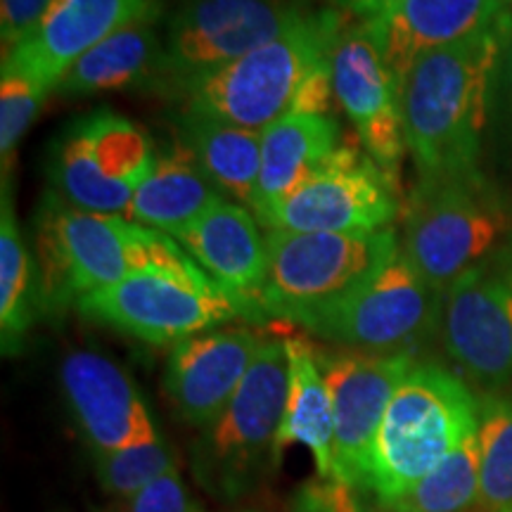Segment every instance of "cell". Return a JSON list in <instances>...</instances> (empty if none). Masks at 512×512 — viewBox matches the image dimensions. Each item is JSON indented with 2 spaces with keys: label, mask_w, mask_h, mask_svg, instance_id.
Listing matches in <instances>:
<instances>
[{
  "label": "cell",
  "mask_w": 512,
  "mask_h": 512,
  "mask_svg": "<svg viewBox=\"0 0 512 512\" xmlns=\"http://www.w3.org/2000/svg\"><path fill=\"white\" fill-rule=\"evenodd\" d=\"M285 344L290 356V387L283 427L275 441V456H280L285 446L304 444L316 458L318 475L330 479L335 475V415L320 356L302 337L285 339Z\"/></svg>",
  "instance_id": "cell-23"
},
{
  "label": "cell",
  "mask_w": 512,
  "mask_h": 512,
  "mask_svg": "<svg viewBox=\"0 0 512 512\" xmlns=\"http://www.w3.org/2000/svg\"><path fill=\"white\" fill-rule=\"evenodd\" d=\"M477 427L479 403L463 380L437 363H415L382 418L368 486L384 505H394Z\"/></svg>",
  "instance_id": "cell-3"
},
{
  "label": "cell",
  "mask_w": 512,
  "mask_h": 512,
  "mask_svg": "<svg viewBox=\"0 0 512 512\" xmlns=\"http://www.w3.org/2000/svg\"><path fill=\"white\" fill-rule=\"evenodd\" d=\"M261 339L249 330H209L174 344L164 370V389L176 411L195 427H209L259 354Z\"/></svg>",
  "instance_id": "cell-19"
},
{
  "label": "cell",
  "mask_w": 512,
  "mask_h": 512,
  "mask_svg": "<svg viewBox=\"0 0 512 512\" xmlns=\"http://www.w3.org/2000/svg\"><path fill=\"white\" fill-rule=\"evenodd\" d=\"M53 0H0V41L3 53L27 38L46 15Z\"/></svg>",
  "instance_id": "cell-32"
},
{
  "label": "cell",
  "mask_w": 512,
  "mask_h": 512,
  "mask_svg": "<svg viewBox=\"0 0 512 512\" xmlns=\"http://www.w3.org/2000/svg\"><path fill=\"white\" fill-rule=\"evenodd\" d=\"M508 5V0H399L361 24L401 88L422 55L496 27L510 15Z\"/></svg>",
  "instance_id": "cell-18"
},
{
  "label": "cell",
  "mask_w": 512,
  "mask_h": 512,
  "mask_svg": "<svg viewBox=\"0 0 512 512\" xmlns=\"http://www.w3.org/2000/svg\"><path fill=\"white\" fill-rule=\"evenodd\" d=\"M339 145V126L332 117L290 112L266 126L261 131V174L252 207L256 221L285 202Z\"/></svg>",
  "instance_id": "cell-21"
},
{
  "label": "cell",
  "mask_w": 512,
  "mask_h": 512,
  "mask_svg": "<svg viewBox=\"0 0 512 512\" xmlns=\"http://www.w3.org/2000/svg\"><path fill=\"white\" fill-rule=\"evenodd\" d=\"M401 252L394 228L377 233H294L266 230L268 273L259 311L297 323L344 297Z\"/></svg>",
  "instance_id": "cell-6"
},
{
  "label": "cell",
  "mask_w": 512,
  "mask_h": 512,
  "mask_svg": "<svg viewBox=\"0 0 512 512\" xmlns=\"http://www.w3.org/2000/svg\"><path fill=\"white\" fill-rule=\"evenodd\" d=\"M444 344L448 356L482 384L512 377V271L472 268L444 294Z\"/></svg>",
  "instance_id": "cell-16"
},
{
  "label": "cell",
  "mask_w": 512,
  "mask_h": 512,
  "mask_svg": "<svg viewBox=\"0 0 512 512\" xmlns=\"http://www.w3.org/2000/svg\"><path fill=\"white\" fill-rule=\"evenodd\" d=\"M508 3H510V5H512V0H508Z\"/></svg>",
  "instance_id": "cell-39"
},
{
  "label": "cell",
  "mask_w": 512,
  "mask_h": 512,
  "mask_svg": "<svg viewBox=\"0 0 512 512\" xmlns=\"http://www.w3.org/2000/svg\"><path fill=\"white\" fill-rule=\"evenodd\" d=\"M335 415V479L368 486L373 446L389 401L415 366L413 354H337L320 358Z\"/></svg>",
  "instance_id": "cell-13"
},
{
  "label": "cell",
  "mask_w": 512,
  "mask_h": 512,
  "mask_svg": "<svg viewBox=\"0 0 512 512\" xmlns=\"http://www.w3.org/2000/svg\"><path fill=\"white\" fill-rule=\"evenodd\" d=\"M387 512H399V510H394V508H389V505H387Z\"/></svg>",
  "instance_id": "cell-37"
},
{
  "label": "cell",
  "mask_w": 512,
  "mask_h": 512,
  "mask_svg": "<svg viewBox=\"0 0 512 512\" xmlns=\"http://www.w3.org/2000/svg\"><path fill=\"white\" fill-rule=\"evenodd\" d=\"M157 162L152 138L112 110L64 124L48 157L50 190L76 209L124 214Z\"/></svg>",
  "instance_id": "cell-10"
},
{
  "label": "cell",
  "mask_w": 512,
  "mask_h": 512,
  "mask_svg": "<svg viewBox=\"0 0 512 512\" xmlns=\"http://www.w3.org/2000/svg\"><path fill=\"white\" fill-rule=\"evenodd\" d=\"M48 93L50 88L41 81L17 69L3 67V74H0V155H3L5 169L19 140L41 114Z\"/></svg>",
  "instance_id": "cell-30"
},
{
  "label": "cell",
  "mask_w": 512,
  "mask_h": 512,
  "mask_svg": "<svg viewBox=\"0 0 512 512\" xmlns=\"http://www.w3.org/2000/svg\"><path fill=\"white\" fill-rule=\"evenodd\" d=\"M36 309H41V280H38L36 256L24 242L15 207L3 185L0 204V332L3 351L17 349V342L34 323Z\"/></svg>",
  "instance_id": "cell-26"
},
{
  "label": "cell",
  "mask_w": 512,
  "mask_h": 512,
  "mask_svg": "<svg viewBox=\"0 0 512 512\" xmlns=\"http://www.w3.org/2000/svg\"><path fill=\"white\" fill-rule=\"evenodd\" d=\"M479 505L501 512L512 505V399L479 403Z\"/></svg>",
  "instance_id": "cell-28"
},
{
  "label": "cell",
  "mask_w": 512,
  "mask_h": 512,
  "mask_svg": "<svg viewBox=\"0 0 512 512\" xmlns=\"http://www.w3.org/2000/svg\"><path fill=\"white\" fill-rule=\"evenodd\" d=\"M174 240L216 285L261 313L256 299L268 273L266 235L259 233V221L247 207L216 204Z\"/></svg>",
  "instance_id": "cell-20"
},
{
  "label": "cell",
  "mask_w": 512,
  "mask_h": 512,
  "mask_svg": "<svg viewBox=\"0 0 512 512\" xmlns=\"http://www.w3.org/2000/svg\"><path fill=\"white\" fill-rule=\"evenodd\" d=\"M302 15L294 0H185L147 88L185 100L197 83L271 43Z\"/></svg>",
  "instance_id": "cell-8"
},
{
  "label": "cell",
  "mask_w": 512,
  "mask_h": 512,
  "mask_svg": "<svg viewBox=\"0 0 512 512\" xmlns=\"http://www.w3.org/2000/svg\"><path fill=\"white\" fill-rule=\"evenodd\" d=\"M290 387L287 344L261 342L245 380L204 432L197 446V475L214 494L238 496L256 479L268 456L275 458V441L285 418Z\"/></svg>",
  "instance_id": "cell-11"
},
{
  "label": "cell",
  "mask_w": 512,
  "mask_h": 512,
  "mask_svg": "<svg viewBox=\"0 0 512 512\" xmlns=\"http://www.w3.org/2000/svg\"><path fill=\"white\" fill-rule=\"evenodd\" d=\"M164 46L152 22H138L117 31L72 64L55 91L64 98H88L131 86H150Z\"/></svg>",
  "instance_id": "cell-24"
},
{
  "label": "cell",
  "mask_w": 512,
  "mask_h": 512,
  "mask_svg": "<svg viewBox=\"0 0 512 512\" xmlns=\"http://www.w3.org/2000/svg\"><path fill=\"white\" fill-rule=\"evenodd\" d=\"M34 230L41 309H64L147 268H200L171 235L121 214L76 209L53 190L36 211Z\"/></svg>",
  "instance_id": "cell-2"
},
{
  "label": "cell",
  "mask_w": 512,
  "mask_h": 512,
  "mask_svg": "<svg viewBox=\"0 0 512 512\" xmlns=\"http://www.w3.org/2000/svg\"><path fill=\"white\" fill-rule=\"evenodd\" d=\"M60 380L69 408L95 453L157 439L155 422L138 387L110 358L95 351H74L62 361Z\"/></svg>",
  "instance_id": "cell-17"
},
{
  "label": "cell",
  "mask_w": 512,
  "mask_h": 512,
  "mask_svg": "<svg viewBox=\"0 0 512 512\" xmlns=\"http://www.w3.org/2000/svg\"><path fill=\"white\" fill-rule=\"evenodd\" d=\"M505 264H508V268L512 271V240H510V247L508 252H505Z\"/></svg>",
  "instance_id": "cell-36"
},
{
  "label": "cell",
  "mask_w": 512,
  "mask_h": 512,
  "mask_svg": "<svg viewBox=\"0 0 512 512\" xmlns=\"http://www.w3.org/2000/svg\"><path fill=\"white\" fill-rule=\"evenodd\" d=\"M510 41L512 15L482 34L422 55L403 79V136L420 178L479 171L498 64Z\"/></svg>",
  "instance_id": "cell-1"
},
{
  "label": "cell",
  "mask_w": 512,
  "mask_h": 512,
  "mask_svg": "<svg viewBox=\"0 0 512 512\" xmlns=\"http://www.w3.org/2000/svg\"><path fill=\"white\" fill-rule=\"evenodd\" d=\"M505 233L508 216L482 171L425 176L403 209L401 252L434 290L446 294L484 264Z\"/></svg>",
  "instance_id": "cell-5"
},
{
  "label": "cell",
  "mask_w": 512,
  "mask_h": 512,
  "mask_svg": "<svg viewBox=\"0 0 512 512\" xmlns=\"http://www.w3.org/2000/svg\"><path fill=\"white\" fill-rule=\"evenodd\" d=\"M131 512H197L176 465L131 498Z\"/></svg>",
  "instance_id": "cell-31"
},
{
  "label": "cell",
  "mask_w": 512,
  "mask_h": 512,
  "mask_svg": "<svg viewBox=\"0 0 512 512\" xmlns=\"http://www.w3.org/2000/svg\"><path fill=\"white\" fill-rule=\"evenodd\" d=\"M339 10H347L351 15L361 17V19H370L375 15H380L382 10H387L389 5L399 3V0H332Z\"/></svg>",
  "instance_id": "cell-35"
},
{
  "label": "cell",
  "mask_w": 512,
  "mask_h": 512,
  "mask_svg": "<svg viewBox=\"0 0 512 512\" xmlns=\"http://www.w3.org/2000/svg\"><path fill=\"white\" fill-rule=\"evenodd\" d=\"M475 503H479L477 432L389 508L399 512H465Z\"/></svg>",
  "instance_id": "cell-27"
},
{
  "label": "cell",
  "mask_w": 512,
  "mask_h": 512,
  "mask_svg": "<svg viewBox=\"0 0 512 512\" xmlns=\"http://www.w3.org/2000/svg\"><path fill=\"white\" fill-rule=\"evenodd\" d=\"M292 512H337L332 503V491L320 486H304L292 501Z\"/></svg>",
  "instance_id": "cell-34"
},
{
  "label": "cell",
  "mask_w": 512,
  "mask_h": 512,
  "mask_svg": "<svg viewBox=\"0 0 512 512\" xmlns=\"http://www.w3.org/2000/svg\"><path fill=\"white\" fill-rule=\"evenodd\" d=\"M330 69L335 98L354 124L363 150L396 178L406 152L399 83L363 24L342 31Z\"/></svg>",
  "instance_id": "cell-15"
},
{
  "label": "cell",
  "mask_w": 512,
  "mask_h": 512,
  "mask_svg": "<svg viewBox=\"0 0 512 512\" xmlns=\"http://www.w3.org/2000/svg\"><path fill=\"white\" fill-rule=\"evenodd\" d=\"M501 512H512V505H510V508H505V510H501Z\"/></svg>",
  "instance_id": "cell-38"
},
{
  "label": "cell",
  "mask_w": 512,
  "mask_h": 512,
  "mask_svg": "<svg viewBox=\"0 0 512 512\" xmlns=\"http://www.w3.org/2000/svg\"><path fill=\"white\" fill-rule=\"evenodd\" d=\"M221 202H226L223 192L204 176L188 147L178 140L162 152L157 150L155 169L121 216L174 238Z\"/></svg>",
  "instance_id": "cell-22"
},
{
  "label": "cell",
  "mask_w": 512,
  "mask_h": 512,
  "mask_svg": "<svg viewBox=\"0 0 512 512\" xmlns=\"http://www.w3.org/2000/svg\"><path fill=\"white\" fill-rule=\"evenodd\" d=\"M347 29L337 10L304 12L278 38L197 83L185 114L264 131L292 112L294 100Z\"/></svg>",
  "instance_id": "cell-4"
},
{
  "label": "cell",
  "mask_w": 512,
  "mask_h": 512,
  "mask_svg": "<svg viewBox=\"0 0 512 512\" xmlns=\"http://www.w3.org/2000/svg\"><path fill=\"white\" fill-rule=\"evenodd\" d=\"M76 306L86 318L159 347L256 313L247 302L216 285L202 268H147L83 294Z\"/></svg>",
  "instance_id": "cell-7"
},
{
  "label": "cell",
  "mask_w": 512,
  "mask_h": 512,
  "mask_svg": "<svg viewBox=\"0 0 512 512\" xmlns=\"http://www.w3.org/2000/svg\"><path fill=\"white\" fill-rule=\"evenodd\" d=\"M98 456V477L107 494L133 498L147 484L162 477L174 467V456L162 439L145 441L121 448V451L95 453Z\"/></svg>",
  "instance_id": "cell-29"
},
{
  "label": "cell",
  "mask_w": 512,
  "mask_h": 512,
  "mask_svg": "<svg viewBox=\"0 0 512 512\" xmlns=\"http://www.w3.org/2000/svg\"><path fill=\"white\" fill-rule=\"evenodd\" d=\"M164 0H53L27 38L3 53V67L41 81L50 91L105 38L138 22H155Z\"/></svg>",
  "instance_id": "cell-14"
},
{
  "label": "cell",
  "mask_w": 512,
  "mask_h": 512,
  "mask_svg": "<svg viewBox=\"0 0 512 512\" xmlns=\"http://www.w3.org/2000/svg\"><path fill=\"white\" fill-rule=\"evenodd\" d=\"M498 131H501V140L505 152H508L510 164H512V41L505 48L501 57V64H498L496 74V86H494V110Z\"/></svg>",
  "instance_id": "cell-33"
},
{
  "label": "cell",
  "mask_w": 512,
  "mask_h": 512,
  "mask_svg": "<svg viewBox=\"0 0 512 512\" xmlns=\"http://www.w3.org/2000/svg\"><path fill=\"white\" fill-rule=\"evenodd\" d=\"M399 211L396 178L366 150L339 145L259 226L294 233H377L392 228Z\"/></svg>",
  "instance_id": "cell-12"
},
{
  "label": "cell",
  "mask_w": 512,
  "mask_h": 512,
  "mask_svg": "<svg viewBox=\"0 0 512 512\" xmlns=\"http://www.w3.org/2000/svg\"><path fill=\"white\" fill-rule=\"evenodd\" d=\"M178 140L223 195L238 200L242 207H254L261 174V131L183 112Z\"/></svg>",
  "instance_id": "cell-25"
},
{
  "label": "cell",
  "mask_w": 512,
  "mask_h": 512,
  "mask_svg": "<svg viewBox=\"0 0 512 512\" xmlns=\"http://www.w3.org/2000/svg\"><path fill=\"white\" fill-rule=\"evenodd\" d=\"M441 306L444 294L399 252L344 297L306 313L297 323L363 354H413L437 328Z\"/></svg>",
  "instance_id": "cell-9"
}]
</instances>
